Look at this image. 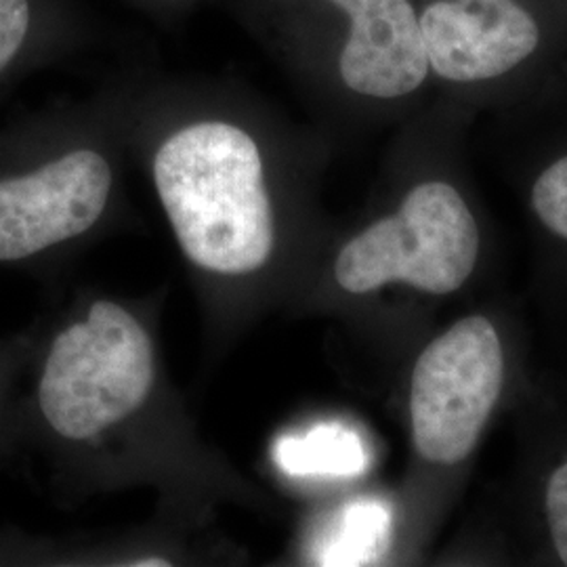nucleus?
Listing matches in <instances>:
<instances>
[{
  "label": "nucleus",
  "instance_id": "9d476101",
  "mask_svg": "<svg viewBox=\"0 0 567 567\" xmlns=\"http://www.w3.org/2000/svg\"><path fill=\"white\" fill-rule=\"evenodd\" d=\"M547 515L555 548L567 566V463L550 475L547 489Z\"/></svg>",
  "mask_w": 567,
  "mask_h": 567
},
{
  "label": "nucleus",
  "instance_id": "6e6552de",
  "mask_svg": "<svg viewBox=\"0 0 567 567\" xmlns=\"http://www.w3.org/2000/svg\"><path fill=\"white\" fill-rule=\"evenodd\" d=\"M389 517L379 505H353L343 511L326 536L320 553L324 566H360L383 555L386 547Z\"/></svg>",
  "mask_w": 567,
  "mask_h": 567
},
{
  "label": "nucleus",
  "instance_id": "39448f33",
  "mask_svg": "<svg viewBox=\"0 0 567 567\" xmlns=\"http://www.w3.org/2000/svg\"><path fill=\"white\" fill-rule=\"evenodd\" d=\"M429 70L454 84L496 81L543 47V23L524 0H429L419 11Z\"/></svg>",
  "mask_w": 567,
  "mask_h": 567
},
{
  "label": "nucleus",
  "instance_id": "f03ea898",
  "mask_svg": "<svg viewBox=\"0 0 567 567\" xmlns=\"http://www.w3.org/2000/svg\"><path fill=\"white\" fill-rule=\"evenodd\" d=\"M152 383L154 347L145 328L121 305L97 301L49 344L37 408L61 440L84 442L140 410Z\"/></svg>",
  "mask_w": 567,
  "mask_h": 567
},
{
  "label": "nucleus",
  "instance_id": "1a4fd4ad",
  "mask_svg": "<svg viewBox=\"0 0 567 567\" xmlns=\"http://www.w3.org/2000/svg\"><path fill=\"white\" fill-rule=\"evenodd\" d=\"M532 206L553 234L567 240V156L540 173L532 189Z\"/></svg>",
  "mask_w": 567,
  "mask_h": 567
},
{
  "label": "nucleus",
  "instance_id": "423d86ee",
  "mask_svg": "<svg viewBox=\"0 0 567 567\" xmlns=\"http://www.w3.org/2000/svg\"><path fill=\"white\" fill-rule=\"evenodd\" d=\"M349 20L339 55L344 84L365 97L398 100L431 74L412 0H330Z\"/></svg>",
  "mask_w": 567,
  "mask_h": 567
},
{
  "label": "nucleus",
  "instance_id": "7ed1b4c3",
  "mask_svg": "<svg viewBox=\"0 0 567 567\" xmlns=\"http://www.w3.org/2000/svg\"><path fill=\"white\" fill-rule=\"evenodd\" d=\"M480 255V229L463 196L444 182L408 192L400 210L344 244L334 276L347 292L364 295L405 282L433 295L458 290Z\"/></svg>",
  "mask_w": 567,
  "mask_h": 567
},
{
  "label": "nucleus",
  "instance_id": "20e7f679",
  "mask_svg": "<svg viewBox=\"0 0 567 567\" xmlns=\"http://www.w3.org/2000/svg\"><path fill=\"white\" fill-rule=\"evenodd\" d=\"M503 386L496 328L471 316L426 344L412 374V437L421 456L454 465L471 454Z\"/></svg>",
  "mask_w": 567,
  "mask_h": 567
},
{
  "label": "nucleus",
  "instance_id": "f257e3e1",
  "mask_svg": "<svg viewBox=\"0 0 567 567\" xmlns=\"http://www.w3.org/2000/svg\"><path fill=\"white\" fill-rule=\"evenodd\" d=\"M156 189L177 243L206 271L261 269L274 217L257 143L227 122H200L166 140L154 161Z\"/></svg>",
  "mask_w": 567,
  "mask_h": 567
},
{
  "label": "nucleus",
  "instance_id": "9b49d317",
  "mask_svg": "<svg viewBox=\"0 0 567 567\" xmlns=\"http://www.w3.org/2000/svg\"><path fill=\"white\" fill-rule=\"evenodd\" d=\"M135 566L140 567H150V566H168V561H163V559H154V561H140V564H135Z\"/></svg>",
  "mask_w": 567,
  "mask_h": 567
},
{
  "label": "nucleus",
  "instance_id": "0eeeda50",
  "mask_svg": "<svg viewBox=\"0 0 567 567\" xmlns=\"http://www.w3.org/2000/svg\"><path fill=\"white\" fill-rule=\"evenodd\" d=\"M276 463L290 475L349 477L365 468L362 440L341 425H320L276 444Z\"/></svg>",
  "mask_w": 567,
  "mask_h": 567
}]
</instances>
